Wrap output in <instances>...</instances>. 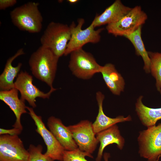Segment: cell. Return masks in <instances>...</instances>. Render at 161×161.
Segmentation results:
<instances>
[{
  "label": "cell",
  "mask_w": 161,
  "mask_h": 161,
  "mask_svg": "<svg viewBox=\"0 0 161 161\" xmlns=\"http://www.w3.org/2000/svg\"><path fill=\"white\" fill-rule=\"evenodd\" d=\"M59 58L51 50L41 45L32 54L29 61L33 75L50 89L53 88L52 83Z\"/></svg>",
  "instance_id": "cell-1"
},
{
  "label": "cell",
  "mask_w": 161,
  "mask_h": 161,
  "mask_svg": "<svg viewBox=\"0 0 161 161\" xmlns=\"http://www.w3.org/2000/svg\"><path fill=\"white\" fill-rule=\"evenodd\" d=\"M39 5L38 2L31 1L15 8L10 13L13 23L20 30L32 33L40 32L43 18Z\"/></svg>",
  "instance_id": "cell-2"
},
{
  "label": "cell",
  "mask_w": 161,
  "mask_h": 161,
  "mask_svg": "<svg viewBox=\"0 0 161 161\" xmlns=\"http://www.w3.org/2000/svg\"><path fill=\"white\" fill-rule=\"evenodd\" d=\"M71 36L69 26L52 21L44 31L40 42L41 46L50 49L60 58L64 55Z\"/></svg>",
  "instance_id": "cell-3"
},
{
  "label": "cell",
  "mask_w": 161,
  "mask_h": 161,
  "mask_svg": "<svg viewBox=\"0 0 161 161\" xmlns=\"http://www.w3.org/2000/svg\"><path fill=\"white\" fill-rule=\"evenodd\" d=\"M137 140L140 156L148 161H157L161 156V123L140 131Z\"/></svg>",
  "instance_id": "cell-4"
},
{
  "label": "cell",
  "mask_w": 161,
  "mask_h": 161,
  "mask_svg": "<svg viewBox=\"0 0 161 161\" xmlns=\"http://www.w3.org/2000/svg\"><path fill=\"white\" fill-rule=\"evenodd\" d=\"M84 22L83 18H79L78 20L77 25L73 22L69 26L71 36L64 54L65 56L70 54L74 51L82 48L87 43L95 44L100 41L101 38L100 34L104 28H100L95 30L91 24L86 29L83 30L82 27Z\"/></svg>",
  "instance_id": "cell-5"
},
{
  "label": "cell",
  "mask_w": 161,
  "mask_h": 161,
  "mask_svg": "<svg viewBox=\"0 0 161 161\" xmlns=\"http://www.w3.org/2000/svg\"><path fill=\"white\" fill-rule=\"evenodd\" d=\"M70 55L68 66L77 78L88 79L96 73L100 72L102 66L97 63L92 54L82 48L73 51Z\"/></svg>",
  "instance_id": "cell-6"
},
{
  "label": "cell",
  "mask_w": 161,
  "mask_h": 161,
  "mask_svg": "<svg viewBox=\"0 0 161 161\" xmlns=\"http://www.w3.org/2000/svg\"><path fill=\"white\" fill-rule=\"evenodd\" d=\"M147 18L141 7L137 6L117 21L107 25L106 29L108 33L115 36H124L137 30L145 23Z\"/></svg>",
  "instance_id": "cell-7"
},
{
  "label": "cell",
  "mask_w": 161,
  "mask_h": 161,
  "mask_svg": "<svg viewBox=\"0 0 161 161\" xmlns=\"http://www.w3.org/2000/svg\"><path fill=\"white\" fill-rule=\"evenodd\" d=\"M27 109L36 126V131L42 137L47 146V151L44 154L54 160L63 161L65 150L64 148L46 127L42 117L36 114L33 108L27 106Z\"/></svg>",
  "instance_id": "cell-8"
},
{
  "label": "cell",
  "mask_w": 161,
  "mask_h": 161,
  "mask_svg": "<svg viewBox=\"0 0 161 161\" xmlns=\"http://www.w3.org/2000/svg\"><path fill=\"white\" fill-rule=\"evenodd\" d=\"M67 126L78 148L91 154L93 153L99 142L91 122L84 120L77 124Z\"/></svg>",
  "instance_id": "cell-9"
},
{
  "label": "cell",
  "mask_w": 161,
  "mask_h": 161,
  "mask_svg": "<svg viewBox=\"0 0 161 161\" xmlns=\"http://www.w3.org/2000/svg\"><path fill=\"white\" fill-rule=\"evenodd\" d=\"M29 153L18 135L0 136V161H28Z\"/></svg>",
  "instance_id": "cell-10"
},
{
  "label": "cell",
  "mask_w": 161,
  "mask_h": 161,
  "mask_svg": "<svg viewBox=\"0 0 161 161\" xmlns=\"http://www.w3.org/2000/svg\"><path fill=\"white\" fill-rule=\"evenodd\" d=\"M32 81L33 78L31 75L25 71H21L14 82V87L20 92L21 98L27 100L32 108H35L36 107L37 97L49 99L52 93L56 89H50L48 92L45 93L33 84Z\"/></svg>",
  "instance_id": "cell-11"
},
{
  "label": "cell",
  "mask_w": 161,
  "mask_h": 161,
  "mask_svg": "<svg viewBox=\"0 0 161 161\" xmlns=\"http://www.w3.org/2000/svg\"><path fill=\"white\" fill-rule=\"evenodd\" d=\"M47 125L65 150L72 151L78 148L68 126H65L60 119L52 116L49 117Z\"/></svg>",
  "instance_id": "cell-12"
},
{
  "label": "cell",
  "mask_w": 161,
  "mask_h": 161,
  "mask_svg": "<svg viewBox=\"0 0 161 161\" xmlns=\"http://www.w3.org/2000/svg\"><path fill=\"white\" fill-rule=\"evenodd\" d=\"M0 100L7 105L14 112L16 120L12 126L23 130L21 118V115L27 113L25 100L19 99L18 91L15 88L9 90L0 91Z\"/></svg>",
  "instance_id": "cell-13"
},
{
  "label": "cell",
  "mask_w": 161,
  "mask_h": 161,
  "mask_svg": "<svg viewBox=\"0 0 161 161\" xmlns=\"http://www.w3.org/2000/svg\"><path fill=\"white\" fill-rule=\"evenodd\" d=\"M131 9L123 4L120 0H116L101 14L96 15L91 24L95 28L114 22L128 13Z\"/></svg>",
  "instance_id": "cell-14"
},
{
  "label": "cell",
  "mask_w": 161,
  "mask_h": 161,
  "mask_svg": "<svg viewBox=\"0 0 161 161\" xmlns=\"http://www.w3.org/2000/svg\"><path fill=\"white\" fill-rule=\"evenodd\" d=\"M104 95L100 91L97 92L96 99L98 106V112L92 126L95 133L96 134L104 130L117 123L131 120L130 115L125 117L123 116H119L114 118L110 117L104 113L103 107Z\"/></svg>",
  "instance_id": "cell-15"
},
{
  "label": "cell",
  "mask_w": 161,
  "mask_h": 161,
  "mask_svg": "<svg viewBox=\"0 0 161 161\" xmlns=\"http://www.w3.org/2000/svg\"><path fill=\"white\" fill-rule=\"evenodd\" d=\"M96 137L100 144L96 161H100L103 150L105 147L109 144L115 143L120 150L123 148L125 140L120 134L118 127L115 124L96 134Z\"/></svg>",
  "instance_id": "cell-16"
},
{
  "label": "cell",
  "mask_w": 161,
  "mask_h": 161,
  "mask_svg": "<svg viewBox=\"0 0 161 161\" xmlns=\"http://www.w3.org/2000/svg\"><path fill=\"white\" fill-rule=\"evenodd\" d=\"M100 73H101L107 87L113 94L119 95L121 92L123 91L125 85L124 80L113 64L107 63L102 66Z\"/></svg>",
  "instance_id": "cell-17"
},
{
  "label": "cell",
  "mask_w": 161,
  "mask_h": 161,
  "mask_svg": "<svg viewBox=\"0 0 161 161\" xmlns=\"http://www.w3.org/2000/svg\"><path fill=\"white\" fill-rule=\"evenodd\" d=\"M24 54L23 48L20 49L7 60L4 70L0 75L1 91L9 90L15 88L13 81L19 73L22 64L19 63L16 66L14 67L12 65V63L17 57Z\"/></svg>",
  "instance_id": "cell-18"
},
{
  "label": "cell",
  "mask_w": 161,
  "mask_h": 161,
  "mask_svg": "<svg viewBox=\"0 0 161 161\" xmlns=\"http://www.w3.org/2000/svg\"><path fill=\"white\" fill-rule=\"evenodd\" d=\"M143 96L137 99L135 110L142 124L147 127L155 125L157 121L161 119V108H153L148 107L142 102Z\"/></svg>",
  "instance_id": "cell-19"
},
{
  "label": "cell",
  "mask_w": 161,
  "mask_h": 161,
  "mask_svg": "<svg viewBox=\"0 0 161 161\" xmlns=\"http://www.w3.org/2000/svg\"><path fill=\"white\" fill-rule=\"evenodd\" d=\"M142 26L137 30L124 37L128 39L134 47L136 54L141 56L144 63L143 69L147 73L150 72V61L148 52L146 50L141 37Z\"/></svg>",
  "instance_id": "cell-20"
},
{
  "label": "cell",
  "mask_w": 161,
  "mask_h": 161,
  "mask_svg": "<svg viewBox=\"0 0 161 161\" xmlns=\"http://www.w3.org/2000/svg\"><path fill=\"white\" fill-rule=\"evenodd\" d=\"M148 52L150 61V72L156 80L157 89L160 92L161 89V53Z\"/></svg>",
  "instance_id": "cell-21"
},
{
  "label": "cell",
  "mask_w": 161,
  "mask_h": 161,
  "mask_svg": "<svg viewBox=\"0 0 161 161\" xmlns=\"http://www.w3.org/2000/svg\"><path fill=\"white\" fill-rule=\"evenodd\" d=\"M29 153L28 161H54L52 159L43 154V147L41 145L36 146L30 144L28 150Z\"/></svg>",
  "instance_id": "cell-22"
},
{
  "label": "cell",
  "mask_w": 161,
  "mask_h": 161,
  "mask_svg": "<svg viewBox=\"0 0 161 161\" xmlns=\"http://www.w3.org/2000/svg\"><path fill=\"white\" fill-rule=\"evenodd\" d=\"M93 158L91 154L80 150L78 148L72 151L64 150L63 161H88L85 157Z\"/></svg>",
  "instance_id": "cell-23"
},
{
  "label": "cell",
  "mask_w": 161,
  "mask_h": 161,
  "mask_svg": "<svg viewBox=\"0 0 161 161\" xmlns=\"http://www.w3.org/2000/svg\"><path fill=\"white\" fill-rule=\"evenodd\" d=\"M22 130L14 128L11 129H5L0 128V134H8L10 135H18L21 132Z\"/></svg>",
  "instance_id": "cell-24"
},
{
  "label": "cell",
  "mask_w": 161,
  "mask_h": 161,
  "mask_svg": "<svg viewBox=\"0 0 161 161\" xmlns=\"http://www.w3.org/2000/svg\"><path fill=\"white\" fill-rule=\"evenodd\" d=\"M17 2L16 0H0V9L4 10L12 7L16 4Z\"/></svg>",
  "instance_id": "cell-25"
},
{
  "label": "cell",
  "mask_w": 161,
  "mask_h": 161,
  "mask_svg": "<svg viewBox=\"0 0 161 161\" xmlns=\"http://www.w3.org/2000/svg\"><path fill=\"white\" fill-rule=\"evenodd\" d=\"M110 154L108 153H105L103 155V158L105 161H108V159L110 157Z\"/></svg>",
  "instance_id": "cell-26"
},
{
  "label": "cell",
  "mask_w": 161,
  "mask_h": 161,
  "mask_svg": "<svg viewBox=\"0 0 161 161\" xmlns=\"http://www.w3.org/2000/svg\"><path fill=\"white\" fill-rule=\"evenodd\" d=\"M68 2L71 4H75L78 1V0H68L67 1Z\"/></svg>",
  "instance_id": "cell-27"
},
{
  "label": "cell",
  "mask_w": 161,
  "mask_h": 161,
  "mask_svg": "<svg viewBox=\"0 0 161 161\" xmlns=\"http://www.w3.org/2000/svg\"><path fill=\"white\" fill-rule=\"evenodd\" d=\"M160 94H161V90L160 92Z\"/></svg>",
  "instance_id": "cell-28"
}]
</instances>
